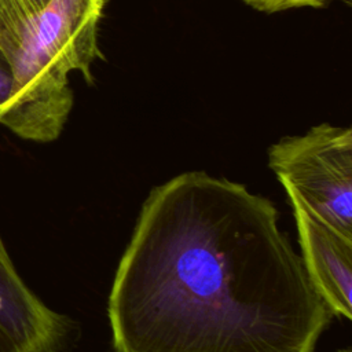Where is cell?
Returning <instances> with one entry per match:
<instances>
[{"instance_id": "obj_8", "label": "cell", "mask_w": 352, "mask_h": 352, "mask_svg": "<svg viewBox=\"0 0 352 352\" xmlns=\"http://www.w3.org/2000/svg\"><path fill=\"white\" fill-rule=\"evenodd\" d=\"M14 87V76L11 62L0 48V120L8 106Z\"/></svg>"}, {"instance_id": "obj_7", "label": "cell", "mask_w": 352, "mask_h": 352, "mask_svg": "<svg viewBox=\"0 0 352 352\" xmlns=\"http://www.w3.org/2000/svg\"><path fill=\"white\" fill-rule=\"evenodd\" d=\"M243 3L249 4L250 7L264 11V12H279L290 8H300V7H323L331 1H345L349 0H242Z\"/></svg>"}, {"instance_id": "obj_9", "label": "cell", "mask_w": 352, "mask_h": 352, "mask_svg": "<svg viewBox=\"0 0 352 352\" xmlns=\"http://www.w3.org/2000/svg\"><path fill=\"white\" fill-rule=\"evenodd\" d=\"M337 352H352V349L351 348H344V349H340Z\"/></svg>"}, {"instance_id": "obj_5", "label": "cell", "mask_w": 352, "mask_h": 352, "mask_svg": "<svg viewBox=\"0 0 352 352\" xmlns=\"http://www.w3.org/2000/svg\"><path fill=\"white\" fill-rule=\"evenodd\" d=\"M302 264L330 314L352 318V238H346L292 202Z\"/></svg>"}, {"instance_id": "obj_4", "label": "cell", "mask_w": 352, "mask_h": 352, "mask_svg": "<svg viewBox=\"0 0 352 352\" xmlns=\"http://www.w3.org/2000/svg\"><path fill=\"white\" fill-rule=\"evenodd\" d=\"M70 329L28 287L0 238V352H60Z\"/></svg>"}, {"instance_id": "obj_3", "label": "cell", "mask_w": 352, "mask_h": 352, "mask_svg": "<svg viewBox=\"0 0 352 352\" xmlns=\"http://www.w3.org/2000/svg\"><path fill=\"white\" fill-rule=\"evenodd\" d=\"M268 165L290 202L352 238V131L320 124L268 150Z\"/></svg>"}, {"instance_id": "obj_6", "label": "cell", "mask_w": 352, "mask_h": 352, "mask_svg": "<svg viewBox=\"0 0 352 352\" xmlns=\"http://www.w3.org/2000/svg\"><path fill=\"white\" fill-rule=\"evenodd\" d=\"M51 0H0V48L10 56L15 51L28 22Z\"/></svg>"}, {"instance_id": "obj_2", "label": "cell", "mask_w": 352, "mask_h": 352, "mask_svg": "<svg viewBox=\"0 0 352 352\" xmlns=\"http://www.w3.org/2000/svg\"><path fill=\"white\" fill-rule=\"evenodd\" d=\"M102 6V0H51L28 22L10 56L14 87L0 125L40 143L60 135L73 107L70 73L91 81V65L100 56Z\"/></svg>"}, {"instance_id": "obj_1", "label": "cell", "mask_w": 352, "mask_h": 352, "mask_svg": "<svg viewBox=\"0 0 352 352\" xmlns=\"http://www.w3.org/2000/svg\"><path fill=\"white\" fill-rule=\"evenodd\" d=\"M278 216L205 172L153 188L109 296L114 351L314 352L331 314Z\"/></svg>"}]
</instances>
